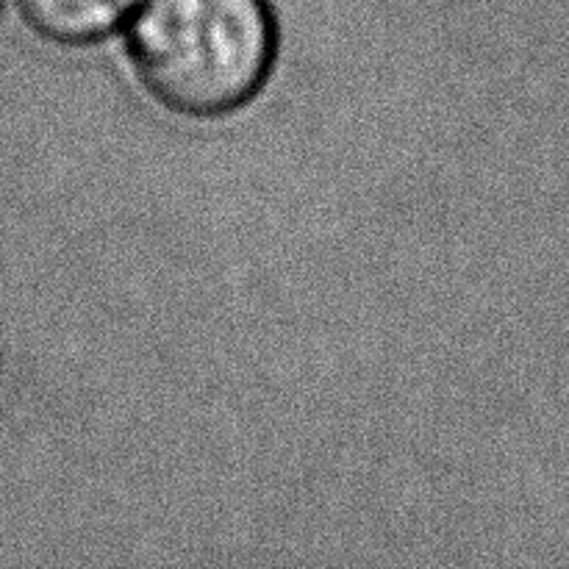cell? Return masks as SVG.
Here are the masks:
<instances>
[{
  "instance_id": "cell-1",
  "label": "cell",
  "mask_w": 569,
  "mask_h": 569,
  "mask_svg": "<svg viewBox=\"0 0 569 569\" xmlns=\"http://www.w3.org/2000/svg\"><path fill=\"white\" fill-rule=\"evenodd\" d=\"M281 31L270 0H142L128 56L144 92L187 120H220L264 92Z\"/></svg>"
},
{
  "instance_id": "cell-2",
  "label": "cell",
  "mask_w": 569,
  "mask_h": 569,
  "mask_svg": "<svg viewBox=\"0 0 569 569\" xmlns=\"http://www.w3.org/2000/svg\"><path fill=\"white\" fill-rule=\"evenodd\" d=\"M39 37L56 44H92L131 22L142 0H17Z\"/></svg>"
}]
</instances>
